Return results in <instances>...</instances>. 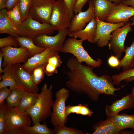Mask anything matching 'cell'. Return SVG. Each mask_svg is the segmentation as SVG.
Segmentation results:
<instances>
[{"mask_svg":"<svg viewBox=\"0 0 134 134\" xmlns=\"http://www.w3.org/2000/svg\"><path fill=\"white\" fill-rule=\"evenodd\" d=\"M11 74L17 84V88L25 92L37 93L39 88L33 81L31 75L23 68L22 65L11 66Z\"/></svg>","mask_w":134,"mask_h":134,"instance_id":"obj_10","label":"cell"},{"mask_svg":"<svg viewBox=\"0 0 134 134\" xmlns=\"http://www.w3.org/2000/svg\"><path fill=\"white\" fill-rule=\"evenodd\" d=\"M6 14L10 20L18 28L22 24L23 21L18 3L12 9L6 10Z\"/></svg>","mask_w":134,"mask_h":134,"instance_id":"obj_33","label":"cell"},{"mask_svg":"<svg viewBox=\"0 0 134 134\" xmlns=\"http://www.w3.org/2000/svg\"><path fill=\"white\" fill-rule=\"evenodd\" d=\"M115 3L116 5L121 3L123 0H108Z\"/></svg>","mask_w":134,"mask_h":134,"instance_id":"obj_47","label":"cell"},{"mask_svg":"<svg viewBox=\"0 0 134 134\" xmlns=\"http://www.w3.org/2000/svg\"><path fill=\"white\" fill-rule=\"evenodd\" d=\"M134 68V58L133 60L131 63L130 68Z\"/></svg>","mask_w":134,"mask_h":134,"instance_id":"obj_50","label":"cell"},{"mask_svg":"<svg viewBox=\"0 0 134 134\" xmlns=\"http://www.w3.org/2000/svg\"><path fill=\"white\" fill-rule=\"evenodd\" d=\"M134 16V8L121 3L116 5L106 18L105 22L112 23L129 22Z\"/></svg>","mask_w":134,"mask_h":134,"instance_id":"obj_15","label":"cell"},{"mask_svg":"<svg viewBox=\"0 0 134 134\" xmlns=\"http://www.w3.org/2000/svg\"><path fill=\"white\" fill-rule=\"evenodd\" d=\"M19 45L16 38L12 36L0 38V48L7 46L16 47Z\"/></svg>","mask_w":134,"mask_h":134,"instance_id":"obj_37","label":"cell"},{"mask_svg":"<svg viewBox=\"0 0 134 134\" xmlns=\"http://www.w3.org/2000/svg\"><path fill=\"white\" fill-rule=\"evenodd\" d=\"M3 58V54L2 51L0 50V80H1V77L2 76L1 73L3 71V69L2 68V61Z\"/></svg>","mask_w":134,"mask_h":134,"instance_id":"obj_43","label":"cell"},{"mask_svg":"<svg viewBox=\"0 0 134 134\" xmlns=\"http://www.w3.org/2000/svg\"><path fill=\"white\" fill-rule=\"evenodd\" d=\"M56 0H33L28 16L39 22L49 24L54 4Z\"/></svg>","mask_w":134,"mask_h":134,"instance_id":"obj_8","label":"cell"},{"mask_svg":"<svg viewBox=\"0 0 134 134\" xmlns=\"http://www.w3.org/2000/svg\"><path fill=\"white\" fill-rule=\"evenodd\" d=\"M97 27L94 43L99 47H102L108 45L111 36V33L116 29L123 26L124 22L112 23L103 21L95 17Z\"/></svg>","mask_w":134,"mask_h":134,"instance_id":"obj_7","label":"cell"},{"mask_svg":"<svg viewBox=\"0 0 134 134\" xmlns=\"http://www.w3.org/2000/svg\"><path fill=\"white\" fill-rule=\"evenodd\" d=\"M67 6L71 19L73 15L74 9L76 0H63Z\"/></svg>","mask_w":134,"mask_h":134,"instance_id":"obj_41","label":"cell"},{"mask_svg":"<svg viewBox=\"0 0 134 134\" xmlns=\"http://www.w3.org/2000/svg\"><path fill=\"white\" fill-rule=\"evenodd\" d=\"M20 0H7L5 8L7 10L12 9Z\"/></svg>","mask_w":134,"mask_h":134,"instance_id":"obj_42","label":"cell"},{"mask_svg":"<svg viewBox=\"0 0 134 134\" xmlns=\"http://www.w3.org/2000/svg\"><path fill=\"white\" fill-rule=\"evenodd\" d=\"M89 7L84 11H82L75 14L72 18L69 32L76 31L83 29L86 24L90 22L95 17L94 7L91 0L88 2Z\"/></svg>","mask_w":134,"mask_h":134,"instance_id":"obj_14","label":"cell"},{"mask_svg":"<svg viewBox=\"0 0 134 134\" xmlns=\"http://www.w3.org/2000/svg\"><path fill=\"white\" fill-rule=\"evenodd\" d=\"M45 66L39 65L34 69L31 74L32 79L34 83L37 85L42 81L45 75Z\"/></svg>","mask_w":134,"mask_h":134,"instance_id":"obj_35","label":"cell"},{"mask_svg":"<svg viewBox=\"0 0 134 134\" xmlns=\"http://www.w3.org/2000/svg\"><path fill=\"white\" fill-rule=\"evenodd\" d=\"M0 50L3 54L2 67L21 63H25L29 58L28 50L25 48L7 46L1 47Z\"/></svg>","mask_w":134,"mask_h":134,"instance_id":"obj_13","label":"cell"},{"mask_svg":"<svg viewBox=\"0 0 134 134\" xmlns=\"http://www.w3.org/2000/svg\"><path fill=\"white\" fill-rule=\"evenodd\" d=\"M46 122L42 124L38 123L33 126H28L21 128L23 134H53V131L47 126Z\"/></svg>","mask_w":134,"mask_h":134,"instance_id":"obj_26","label":"cell"},{"mask_svg":"<svg viewBox=\"0 0 134 134\" xmlns=\"http://www.w3.org/2000/svg\"><path fill=\"white\" fill-rule=\"evenodd\" d=\"M125 81L127 82H129L134 81V77H131L128 78Z\"/></svg>","mask_w":134,"mask_h":134,"instance_id":"obj_48","label":"cell"},{"mask_svg":"<svg viewBox=\"0 0 134 134\" xmlns=\"http://www.w3.org/2000/svg\"><path fill=\"white\" fill-rule=\"evenodd\" d=\"M11 66L8 65L4 67L1 78L2 80L0 82V88L9 87L12 90L17 88V83L11 73Z\"/></svg>","mask_w":134,"mask_h":134,"instance_id":"obj_27","label":"cell"},{"mask_svg":"<svg viewBox=\"0 0 134 134\" xmlns=\"http://www.w3.org/2000/svg\"><path fill=\"white\" fill-rule=\"evenodd\" d=\"M6 9L4 8L0 11V33L6 34L17 38L20 36L18 28L8 17Z\"/></svg>","mask_w":134,"mask_h":134,"instance_id":"obj_21","label":"cell"},{"mask_svg":"<svg viewBox=\"0 0 134 134\" xmlns=\"http://www.w3.org/2000/svg\"><path fill=\"white\" fill-rule=\"evenodd\" d=\"M83 41L74 37L68 38L64 43L62 52L72 54L80 63L85 62L87 65L94 68L100 67L102 63L101 60L98 58L95 60L90 56L82 46Z\"/></svg>","mask_w":134,"mask_h":134,"instance_id":"obj_3","label":"cell"},{"mask_svg":"<svg viewBox=\"0 0 134 134\" xmlns=\"http://www.w3.org/2000/svg\"><path fill=\"white\" fill-rule=\"evenodd\" d=\"M89 0H76L74 9V13L76 14L82 10Z\"/></svg>","mask_w":134,"mask_h":134,"instance_id":"obj_40","label":"cell"},{"mask_svg":"<svg viewBox=\"0 0 134 134\" xmlns=\"http://www.w3.org/2000/svg\"><path fill=\"white\" fill-rule=\"evenodd\" d=\"M33 0H20L18 3L22 21L28 16Z\"/></svg>","mask_w":134,"mask_h":134,"instance_id":"obj_34","label":"cell"},{"mask_svg":"<svg viewBox=\"0 0 134 134\" xmlns=\"http://www.w3.org/2000/svg\"><path fill=\"white\" fill-rule=\"evenodd\" d=\"M130 19L132 21L131 24V26H134V16L131 17Z\"/></svg>","mask_w":134,"mask_h":134,"instance_id":"obj_49","label":"cell"},{"mask_svg":"<svg viewBox=\"0 0 134 134\" xmlns=\"http://www.w3.org/2000/svg\"><path fill=\"white\" fill-rule=\"evenodd\" d=\"M53 88V85L48 87L47 84L45 83L34 104L26 110L32 120L33 125L44 121L51 116L52 112L51 108L54 101Z\"/></svg>","mask_w":134,"mask_h":134,"instance_id":"obj_2","label":"cell"},{"mask_svg":"<svg viewBox=\"0 0 134 134\" xmlns=\"http://www.w3.org/2000/svg\"><path fill=\"white\" fill-rule=\"evenodd\" d=\"M121 3L127 6H130L134 8V0H123Z\"/></svg>","mask_w":134,"mask_h":134,"instance_id":"obj_45","label":"cell"},{"mask_svg":"<svg viewBox=\"0 0 134 134\" xmlns=\"http://www.w3.org/2000/svg\"><path fill=\"white\" fill-rule=\"evenodd\" d=\"M25 92L19 88H15L11 92L6 99L4 104L6 107L17 108L20 104L21 97Z\"/></svg>","mask_w":134,"mask_h":134,"instance_id":"obj_30","label":"cell"},{"mask_svg":"<svg viewBox=\"0 0 134 134\" xmlns=\"http://www.w3.org/2000/svg\"><path fill=\"white\" fill-rule=\"evenodd\" d=\"M54 36L43 34L37 36L33 39L39 46L62 52L65 39L68 35V29L61 30Z\"/></svg>","mask_w":134,"mask_h":134,"instance_id":"obj_11","label":"cell"},{"mask_svg":"<svg viewBox=\"0 0 134 134\" xmlns=\"http://www.w3.org/2000/svg\"><path fill=\"white\" fill-rule=\"evenodd\" d=\"M53 134H85L83 131L73 127H66L65 124L54 126Z\"/></svg>","mask_w":134,"mask_h":134,"instance_id":"obj_31","label":"cell"},{"mask_svg":"<svg viewBox=\"0 0 134 134\" xmlns=\"http://www.w3.org/2000/svg\"><path fill=\"white\" fill-rule=\"evenodd\" d=\"M7 116L5 134L8 131L30 126V117L26 112H20L16 108L6 106Z\"/></svg>","mask_w":134,"mask_h":134,"instance_id":"obj_12","label":"cell"},{"mask_svg":"<svg viewBox=\"0 0 134 134\" xmlns=\"http://www.w3.org/2000/svg\"><path fill=\"white\" fill-rule=\"evenodd\" d=\"M6 108L4 104L0 106V134H5L7 119Z\"/></svg>","mask_w":134,"mask_h":134,"instance_id":"obj_36","label":"cell"},{"mask_svg":"<svg viewBox=\"0 0 134 134\" xmlns=\"http://www.w3.org/2000/svg\"><path fill=\"white\" fill-rule=\"evenodd\" d=\"M132 93L134 96V87H132Z\"/></svg>","mask_w":134,"mask_h":134,"instance_id":"obj_51","label":"cell"},{"mask_svg":"<svg viewBox=\"0 0 134 134\" xmlns=\"http://www.w3.org/2000/svg\"><path fill=\"white\" fill-rule=\"evenodd\" d=\"M92 134H132L133 132L122 131L118 128L107 117L105 120H101L96 123L93 125Z\"/></svg>","mask_w":134,"mask_h":134,"instance_id":"obj_18","label":"cell"},{"mask_svg":"<svg viewBox=\"0 0 134 134\" xmlns=\"http://www.w3.org/2000/svg\"><path fill=\"white\" fill-rule=\"evenodd\" d=\"M131 22L126 23L123 26L113 31L108 45L114 55L119 59L125 52L124 43L128 34L132 30Z\"/></svg>","mask_w":134,"mask_h":134,"instance_id":"obj_9","label":"cell"},{"mask_svg":"<svg viewBox=\"0 0 134 134\" xmlns=\"http://www.w3.org/2000/svg\"><path fill=\"white\" fill-rule=\"evenodd\" d=\"M134 77V68L123 70L119 73L112 75L111 77L114 84L119 85L123 80Z\"/></svg>","mask_w":134,"mask_h":134,"instance_id":"obj_32","label":"cell"},{"mask_svg":"<svg viewBox=\"0 0 134 134\" xmlns=\"http://www.w3.org/2000/svg\"><path fill=\"white\" fill-rule=\"evenodd\" d=\"M20 36L32 38L42 35H49L55 31L49 23H41L29 16L18 28Z\"/></svg>","mask_w":134,"mask_h":134,"instance_id":"obj_6","label":"cell"},{"mask_svg":"<svg viewBox=\"0 0 134 134\" xmlns=\"http://www.w3.org/2000/svg\"><path fill=\"white\" fill-rule=\"evenodd\" d=\"M96 27L97 22L95 17L85 28L78 31L68 32V35L82 39L84 41L87 40L90 43H94Z\"/></svg>","mask_w":134,"mask_h":134,"instance_id":"obj_19","label":"cell"},{"mask_svg":"<svg viewBox=\"0 0 134 134\" xmlns=\"http://www.w3.org/2000/svg\"><path fill=\"white\" fill-rule=\"evenodd\" d=\"M66 65L69 70L64 72L68 78L66 86L75 93L85 94L92 101H98L102 94L116 96L115 92L125 85L115 88L111 77L107 75L98 76L94 72L93 67L82 64L74 56L67 60Z\"/></svg>","mask_w":134,"mask_h":134,"instance_id":"obj_1","label":"cell"},{"mask_svg":"<svg viewBox=\"0 0 134 134\" xmlns=\"http://www.w3.org/2000/svg\"><path fill=\"white\" fill-rule=\"evenodd\" d=\"M5 134H23V133L21 128L8 131Z\"/></svg>","mask_w":134,"mask_h":134,"instance_id":"obj_44","label":"cell"},{"mask_svg":"<svg viewBox=\"0 0 134 134\" xmlns=\"http://www.w3.org/2000/svg\"><path fill=\"white\" fill-rule=\"evenodd\" d=\"M39 94L37 93L25 92L22 96L18 107L16 108L20 112H26L34 104Z\"/></svg>","mask_w":134,"mask_h":134,"instance_id":"obj_24","label":"cell"},{"mask_svg":"<svg viewBox=\"0 0 134 134\" xmlns=\"http://www.w3.org/2000/svg\"><path fill=\"white\" fill-rule=\"evenodd\" d=\"M66 113L67 116L71 113H75L90 117L93 114V112L89 108L88 104L80 103L76 105L66 106Z\"/></svg>","mask_w":134,"mask_h":134,"instance_id":"obj_28","label":"cell"},{"mask_svg":"<svg viewBox=\"0 0 134 134\" xmlns=\"http://www.w3.org/2000/svg\"><path fill=\"white\" fill-rule=\"evenodd\" d=\"M20 47L25 48L28 51L29 58L44 51L46 48L35 45L31 37L20 36L16 38Z\"/></svg>","mask_w":134,"mask_h":134,"instance_id":"obj_23","label":"cell"},{"mask_svg":"<svg viewBox=\"0 0 134 134\" xmlns=\"http://www.w3.org/2000/svg\"><path fill=\"white\" fill-rule=\"evenodd\" d=\"M125 53L124 56L120 60L119 67L116 68L118 70L122 67L123 70L130 68L131 63L134 58V38L131 45L126 47Z\"/></svg>","mask_w":134,"mask_h":134,"instance_id":"obj_29","label":"cell"},{"mask_svg":"<svg viewBox=\"0 0 134 134\" xmlns=\"http://www.w3.org/2000/svg\"><path fill=\"white\" fill-rule=\"evenodd\" d=\"M56 51L46 48L43 52L29 58L27 61L22 65L24 68L31 75L34 68L40 65L46 66L49 58Z\"/></svg>","mask_w":134,"mask_h":134,"instance_id":"obj_17","label":"cell"},{"mask_svg":"<svg viewBox=\"0 0 134 134\" xmlns=\"http://www.w3.org/2000/svg\"><path fill=\"white\" fill-rule=\"evenodd\" d=\"M94 7V15L100 20L105 21L112 9L116 5L108 0H91Z\"/></svg>","mask_w":134,"mask_h":134,"instance_id":"obj_20","label":"cell"},{"mask_svg":"<svg viewBox=\"0 0 134 134\" xmlns=\"http://www.w3.org/2000/svg\"><path fill=\"white\" fill-rule=\"evenodd\" d=\"M71 18L68 9L63 0H56L53 5L49 24L55 31L69 29Z\"/></svg>","mask_w":134,"mask_h":134,"instance_id":"obj_5","label":"cell"},{"mask_svg":"<svg viewBox=\"0 0 134 134\" xmlns=\"http://www.w3.org/2000/svg\"><path fill=\"white\" fill-rule=\"evenodd\" d=\"M7 0H0V10L5 8L6 3Z\"/></svg>","mask_w":134,"mask_h":134,"instance_id":"obj_46","label":"cell"},{"mask_svg":"<svg viewBox=\"0 0 134 134\" xmlns=\"http://www.w3.org/2000/svg\"><path fill=\"white\" fill-rule=\"evenodd\" d=\"M134 107V96L132 93L123 97L120 100L113 102L110 105L105 106V114L108 118L113 117L124 109H132Z\"/></svg>","mask_w":134,"mask_h":134,"instance_id":"obj_16","label":"cell"},{"mask_svg":"<svg viewBox=\"0 0 134 134\" xmlns=\"http://www.w3.org/2000/svg\"><path fill=\"white\" fill-rule=\"evenodd\" d=\"M109 118L120 130L122 131L128 128L134 130V114L129 115L125 113L118 114Z\"/></svg>","mask_w":134,"mask_h":134,"instance_id":"obj_22","label":"cell"},{"mask_svg":"<svg viewBox=\"0 0 134 134\" xmlns=\"http://www.w3.org/2000/svg\"><path fill=\"white\" fill-rule=\"evenodd\" d=\"M62 62L61 58L58 53L56 51L49 58L45 70L46 75L51 76L58 72L57 68L60 67Z\"/></svg>","mask_w":134,"mask_h":134,"instance_id":"obj_25","label":"cell"},{"mask_svg":"<svg viewBox=\"0 0 134 134\" xmlns=\"http://www.w3.org/2000/svg\"><path fill=\"white\" fill-rule=\"evenodd\" d=\"M120 60V59L116 56L112 55L108 58L107 62L110 67L116 69L119 65Z\"/></svg>","mask_w":134,"mask_h":134,"instance_id":"obj_39","label":"cell"},{"mask_svg":"<svg viewBox=\"0 0 134 134\" xmlns=\"http://www.w3.org/2000/svg\"><path fill=\"white\" fill-rule=\"evenodd\" d=\"M69 90L61 88L55 93L56 99L52 106L53 111L50 121L54 126L65 124L68 121V117L66 113V102L70 96Z\"/></svg>","mask_w":134,"mask_h":134,"instance_id":"obj_4","label":"cell"},{"mask_svg":"<svg viewBox=\"0 0 134 134\" xmlns=\"http://www.w3.org/2000/svg\"><path fill=\"white\" fill-rule=\"evenodd\" d=\"M11 92V90L7 87L0 88V106L3 105L6 100Z\"/></svg>","mask_w":134,"mask_h":134,"instance_id":"obj_38","label":"cell"}]
</instances>
